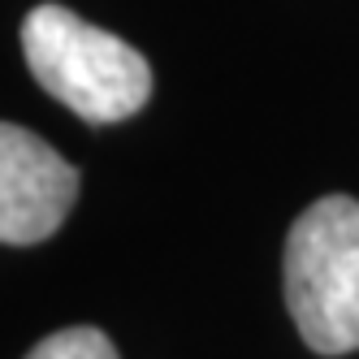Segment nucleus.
Masks as SVG:
<instances>
[{
	"label": "nucleus",
	"mask_w": 359,
	"mask_h": 359,
	"mask_svg": "<svg viewBox=\"0 0 359 359\" xmlns=\"http://www.w3.org/2000/svg\"><path fill=\"white\" fill-rule=\"evenodd\" d=\"M22 53L35 83L91 126L135 117L151 95V65L139 48L65 5H35L27 13Z\"/></svg>",
	"instance_id": "nucleus-1"
},
{
	"label": "nucleus",
	"mask_w": 359,
	"mask_h": 359,
	"mask_svg": "<svg viewBox=\"0 0 359 359\" xmlns=\"http://www.w3.org/2000/svg\"><path fill=\"white\" fill-rule=\"evenodd\" d=\"M286 303L316 355L359 351V199L325 195L286 238Z\"/></svg>",
	"instance_id": "nucleus-2"
},
{
	"label": "nucleus",
	"mask_w": 359,
	"mask_h": 359,
	"mask_svg": "<svg viewBox=\"0 0 359 359\" xmlns=\"http://www.w3.org/2000/svg\"><path fill=\"white\" fill-rule=\"evenodd\" d=\"M79 199V169L22 126L0 121V243L53 238Z\"/></svg>",
	"instance_id": "nucleus-3"
},
{
	"label": "nucleus",
	"mask_w": 359,
	"mask_h": 359,
	"mask_svg": "<svg viewBox=\"0 0 359 359\" xmlns=\"http://www.w3.org/2000/svg\"><path fill=\"white\" fill-rule=\"evenodd\" d=\"M27 359H121V355L109 342V333H100L91 325H74V329H61L53 338L35 342Z\"/></svg>",
	"instance_id": "nucleus-4"
}]
</instances>
